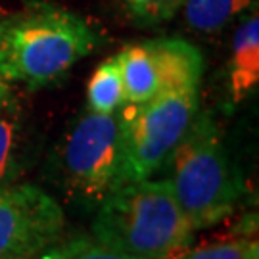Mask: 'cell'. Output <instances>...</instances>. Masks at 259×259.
<instances>
[{
	"mask_svg": "<svg viewBox=\"0 0 259 259\" xmlns=\"http://www.w3.org/2000/svg\"><path fill=\"white\" fill-rule=\"evenodd\" d=\"M98 45V33L77 14L33 4L0 21V77L38 89L64 77Z\"/></svg>",
	"mask_w": 259,
	"mask_h": 259,
	"instance_id": "cell-1",
	"label": "cell"
},
{
	"mask_svg": "<svg viewBox=\"0 0 259 259\" xmlns=\"http://www.w3.org/2000/svg\"><path fill=\"white\" fill-rule=\"evenodd\" d=\"M194 229L167 179L129 181L98 204L93 236L113 250L142 259H165L190 246Z\"/></svg>",
	"mask_w": 259,
	"mask_h": 259,
	"instance_id": "cell-2",
	"label": "cell"
},
{
	"mask_svg": "<svg viewBox=\"0 0 259 259\" xmlns=\"http://www.w3.org/2000/svg\"><path fill=\"white\" fill-rule=\"evenodd\" d=\"M171 161L173 194L194 231L225 221L242 196V179L209 113L196 115Z\"/></svg>",
	"mask_w": 259,
	"mask_h": 259,
	"instance_id": "cell-3",
	"label": "cell"
},
{
	"mask_svg": "<svg viewBox=\"0 0 259 259\" xmlns=\"http://www.w3.org/2000/svg\"><path fill=\"white\" fill-rule=\"evenodd\" d=\"M198 91L200 87H161L148 102L121 106V183L150 179L165 165L198 115Z\"/></svg>",
	"mask_w": 259,
	"mask_h": 259,
	"instance_id": "cell-4",
	"label": "cell"
},
{
	"mask_svg": "<svg viewBox=\"0 0 259 259\" xmlns=\"http://www.w3.org/2000/svg\"><path fill=\"white\" fill-rule=\"evenodd\" d=\"M60 175L69 196L100 204L121 185L123 137L119 110L87 111L71 125L60 146Z\"/></svg>",
	"mask_w": 259,
	"mask_h": 259,
	"instance_id": "cell-5",
	"label": "cell"
},
{
	"mask_svg": "<svg viewBox=\"0 0 259 259\" xmlns=\"http://www.w3.org/2000/svg\"><path fill=\"white\" fill-rule=\"evenodd\" d=\"M62 205L35 185L0 188V259H33L60 240Z\"/></svg>",
	"mask_w": 259,
	"mask_h": 259,
	"instance_id": "cell-6",
	"label": "cell"
},
{
	"mask_svg": "<svg viewBox=\"0 0 259 259\" xmlns=\"http://www.w3.org/2000/svg\"><path fill=\"white\" fill-rule=\"evenodd\" d=\"M144 45L154 56L161 87H200L204 56L198 48L183 38H152Z\"/></svg>",
	"mask_w": 259,
	"mask_h": 259,
	"instance_id": "cell-7",
	"label": "cell"
},
{
	"mask_svg": "<svg viewBox=\"0 0 259 259\" xmlns=\"http://www.w3.org/2000/svg\"><path fill=\"white\" fill-rule=\"evenodd\" d=\"M259 83V18L253 12L236 29L229 62V94L232 104L244 102Z\"/></svg>",
	"mask_w": 259,
	"mask_h": 259,
	"instance_id": "cell-8",
	"label": "cell"
},
{
	"mask_svg": "<svg viewBox=\"0 0 259 259\" xmlns=\"http://www.w3.org/2000/svg\"><path fill=\"white\" fill-rule=\"evenodd\" d=\"M115 56L119 62L125 104H144L154 98L161 87V79L146 45H131Z\"/></svg>",
	"mask_w": 259,
	"mask_h": 259,
	"instance_id": "cell-9",
	"label": "cell"
},
{
	"mask_svg": "<svg viewBox=\"0 0 259 259\" xmlns=\"http://www.w3.org/2000/svg\"><path fill=\"white\" fill-rule=\"evenodd\" d=\"M23 123L21 108L8 94L0 102V188L12 185L21 171Z\"/></svg>",
	"mask_w": 259,
	"mask_h": 259,
	"instance_id": "cell-10",
	"label": "cell"
},
{
	"mask_svg": "<svg viewBox=\"0 0 259 259\" xmlns=\"http://www.w3.org/2000/svg\"><path fill=\"white\" fill-rule=\"evenodd\" d=\"M87 104L89 110L98 113H113L125 104L117 56H111L96 67L87 87Z\"/></svg>",
	"mask_w": 259,
	"mask_h": 259,
	"instance_id": "cell-11",
	"label": "cell"
},
{
	"mask_svg": "<svg viewBox=\"0 0 259 259\" xmlns=\"http://www.w3.org/2000/svg\"><path fill=\"white\" fill-rule=\"evenodd\" d=\"M253 0H185V21L200 33H213L251 6Z\"/></svg>",
	"mask_w": 259,
	"mask_h": 259,
	"instance_id": "cell-12",
	"label": "cell"
},
{
	"mask_svg": "<svg viewBox=\"0 0 259 259\" xmlns=\"http://www.w3.org/2000/svg\"><path fill=\"white\" fill-rule=\"evenodd\" d=\"M33 259H142L137 255H129L106 246L96 238L77 236L64 242H54L45 251H40Z\"/></svg>",
	"mask_w": 259,
	"mask_h": 259,
	"instance_id": "cell-13",
	"label": "cell"
},
{
	"mask_svg": "<svg viewBox=\"0 0 259 259\" xmlns=\"http://www.w3.org/2000/svg\"><path fill=\"white\" fill-rule=\"evenodd\" d=\"M175 259H259V244L257 238L223 240L185 251Z\"/></svg>",
	"mask_w": 259,
	"mask_h": 259,
	"instance_id": "cell-14",
	"label": "cell"
},
{
	"mask_svg": "<svg viewBox=\"0 0 259 259\" xmlns=\"http://www.w3.org/2000/svg\"><path fill=\"white\" fill-rule=\"evenodd\" d=\"M185 0H125L127 12L139 23H159L169 19Z\"/></svg>",
	"mask_w": 259,
	"mask_h": 259,
	"instance_id": "cell-15",
	"label": "cell"
},
{
	"mask_svg": "<svg viewBox=\"0 0 259 259\" xmlns=\"http://www.w3.org/2000/svg\"><path fill=\"white\" fill-rule=\"evenodd\" d=\"M10 94V87H8V81H4L2 77H0V102L6 98Z\"/></svg>",
	"mask_w": 259,
	"mask_h": 259,
	"instance_id": "cell-16",
	"label": "cell"
}]
</instances>
